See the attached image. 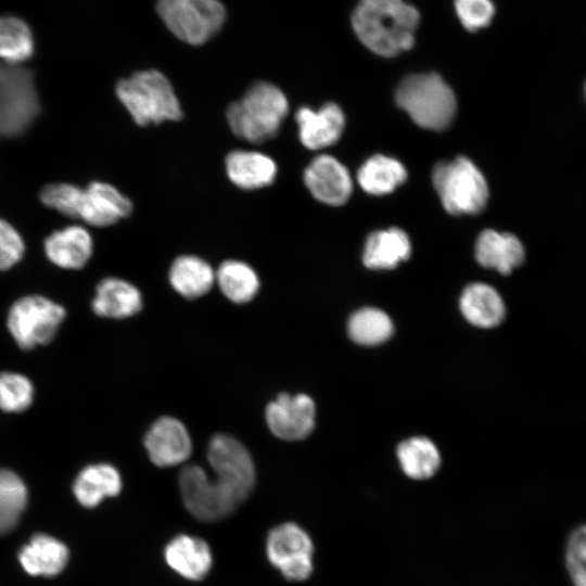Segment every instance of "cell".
Wrapping results in <instances>:
<instances>
[{"label": "cell", "instance_id": "cell-17", "mask_svg": "<svg viewBox=\"0 0 586 586\" xmlns=\"http://www.w3.org/2000/svg\"><path fill=\"white\" fill-rule=\"evenodd\" d=\"M301 143L309 150H321L334 144L341 137L345 118L339 105L327 103L315 111L302 106L295 114Z\"/></svg>", "mask_w": 586, "mask_h": 586}, {"label": "cell", "instance_id": "cell-5", "mask_svg": "<svg viewBox=\"0 0 586 586\" xmlns=\"http://www.w3.org/2000/svg\"><path fill=\"white\" fill-rule=\"evenodd\" d=\"M432 180L442 205L451 215H474L486 206L487 182L480 169L464 156L438 163L433 169Z\"/></svg>", "mask_w": 586, "mask_h": 586}, {"label": "cell", "instance_id": "cell-15", "mask_svg": "<svg viewBox=\"0 0 586 586\" xmlns=\"http://www.w3.org/2000/svg\"><path fill=\"white\" fill-rule=\"evenodd\" d=\"M150 460L168 468L183 463L192 453V441L184 424L173 417L157 419L144 436Z\"/></svg>", "mask_w": 586, "mask_h": 586}, {"label": "cell", "instance_id": "cell-32", "mask_svg": "<svg viewBox=\"0 0 586 586\" xmlns=\"http://www.w3.org/2000/svg\"><path fill=\"white\" fill-rule=\"evenodd\" d=\"M393 333V323L382 310L365 307L354 313L348 321L351 339L360 345L372 346L390 339Z\"/></svg>", "mask_w": 586, "mask_h": 586}, {"label": "cell", "instance_id": "cell-35", "mask_svg": "<svg viewBox=\"0 0 586 586\" xmlns=\"http://www.w3.org/2000/svg\"><path fill=\"white\" fill-rule=\"evenodd\" d=\"M565 564L574 586H586V525L576 527L565 546Z\"/></svg>", "mask_w": 586, "mask_h": 586}, {"label": "cell", "instance_id": "cell-9", "mask_svg": "<svg viewBox=\"0 0 586 586\" xmlns=\"http://www.w3.org/2000/svg\"><path fill=\"white\" fill-rule=\"evenodd\" d=\"M314 553L313 538L295 522L275 525L265 539L268 562L289 582H305L313 575Z\"/></svg>", "mask_w": 586, "mask_h": 586}, {"label": "cell", "instance_id": "cell-7", "mask_svg": "<svg viewBox=\"0 0 586 586\" xmlns=\"http://www.w3.org/2000/svg\"><path fill=\"white\" fill-rule=\"evenodd\" d=\"M178 485L184 508L201 522L226 520L243 505L220 480L198 464L181 469Z\"/></svg>", "mask_w": 586, "mask_h": 586}, {"label": "cell", "instance_id": "cell-38", "mask_svg": "<svg viewBox=\"0 0 586 586\" xmlns=\"http://www.w3.org/2000/svg\"><path fill=\"white\" fill-rule=\"evenodd\" d=\"M585 90H586V88H585Z\"/></svg>", "mask_w": 586, "mask_h": 586}, {"label": "cell", "instance_id": "cell-27", "mask_svg": "<svg viewBox=\"0 0 586 586\" xmlns=\"http://www.w3.org/2000/svg\"><path fill=\"white\" fill-rule=\"evenodd\" d=\"M406 179V168L399 161L380 154L367 160L357 174L361 189L373 195L391 193Z\"/></svg>", "mask_w": 586, "mask_h": 586}, {"label": "cell", "instance_id": "cell-11", "mask_svg": "<svg viewBox=\"0 0 586 586\" xmlns=\"http://www.w3.org/2000/svg\"><path fill=\"white\" fill-rule=\"evenodd\" d=\"M207 461L220 479L244 502L256 483V470L251 454L235 437L219 433L212 437Z\"/></svg>", "mask_w": 586, "mask_h": 586}, {"label": "cell", "instance_id": "cell-8", "mask_svg": "<svg viewBox=\"0 0 586 586\" xmlns=\"http://www.w3.org/2000/svg\"><path fill=\"white\" fill-rule=\"evenodd\" d=\"M66 317L65 308L42 295L16 300L7 316L8 330L24 351L49 344Z\"/></svg>", "mask_w": 586, "mask_h": 586}, {"label": "cell", "instance_id": "cell-10", "mask_svg": "<svg viewBox=\"0 0 586 586\" xmlns=\"http://www.w3.org/2000/svg\"><path fill=\"white\" fill-rule=\"evenodd\" d=\"M156 9L167 28L190 44L207 41L226 16L218 0H157Z\"/></svg>", "mask_w": 586, "mask_h": 586}, {"label": "cell", "instance_id": "cell-6", "mask_svg": "<svg viewBox=\"0 0 586 586\" xmlns=\"http://www.w3.org/2000/svg\"><path fill=\"white\" fill-rule=\"evenodd\" d=\"M40 102L33 73L0 61V137H18L34 124Z\"/></svg>", "mask_w": 586, "mask_h": 586}, {"label": "cell", "instance_id": "cell-26", "mask_svg": "<svg viewBox=\"0 0 586 586\" xmlns=\"http://www.w3.org/2000/svg\"><path fill=\"white\" fill-rule=\"evenodd\" d=\"M168 279L176 292L193 300L208 293L215 282L213 267L195 255H180L171 264Z\"/></svg>", "mask_w": 586, "mask_h": 586}, {"label": "cell", "instance_id": "cell-12", "mask_svg": "<svg viewBox=\"0 0 586 586\" xmlns=\"http://www.w3.org/2000/svg\"><path fill=\"white\" fill-rule=\"evenodd\" d=\"M270 432L283 441L306 438L315 428L316 407L306 394H279L265 409Z\"/></svg>", "mask_w": 586, "mask_h": 586}, {"label": "cell", "instance_id": "cell-1", "mask_svg": "<svg viewBox=\"0 0 586 586\" xmlns=\"http://www.w3.org/2000/svg\"><path fill=\"white\" fill-rule=\"evenodd\" d=\"M418 23V11L404 0H360L352 18L360 41L382 56L409 50Z\"/></svg>", "mask_w": 586, "mask_h": 586}, {"label": "cell", "instance_id": "cell-16", "mask_svg": "<svg viewBox=\"0 0 586 586\" xmlns=\"http://www.w3.org/2000/svg\"><path fill=\"white\" fill-rule=\"evenodd\" d=\"M164 560L180 577L201 582L212 571L214 557L209 544L195 535L178 534L165 546Z\"/></svg>", "mask_w": 586, "mask_h": 586}, {"label": "cell", "instance_id": "cell-22", "mask_svg": "<svg viewBox=\"0 0 586 586\" xmlns=\"http://www.w3.org/2000/svg\"><path fill=\"white\" fill-rule=\"evenodd\" d=\"M68 556V549L61 540L40 533L20 549L18 560L29 575L52 577L64 570Z\"/></svg>", "mask_w": 586, "mask_h": 586}, {"label": "cell", "instance_id": "cell-30", "mask_svg": "<svg viewBox=\"0 0 586 586\" xmlns=\"http://www.w3.org/2000/svg\"><path fill=\"white\" fill-rule=\"evenodd\" d=\"M28 501L24 481L12 470L0 468V535L18 524Z\"/></svg>", "mask_w": 586, "mask_h": 586}, {"label": "cell", "instance_id": "cell-2", "mask_svg": "<svg viewBox=\"0 0 586 586\" xmlns=\"http://www.w3.org/2000/svg\"><path fill=\"white\" fill-rule=\"evenodd\" d=\"M289 113V101L276 85L253 84L227 109L228 125L238 138L250 143H264L275 138Z\"/></svg>", "mask_w": 586, "mask_h": 586}, {"label": "cell", "instance_id": "cell-25", "mask_svg": "<svg viewBox=\"0 0 586 586\" xmlns=\"http://www.w3.org/2000/svg\"><path fill=\"white\" fill-rule=\"evenodd\" d=\"M464 318L473 326L493 328L505 318V304L499 293L488 284H469L460 298Z\"/></svg>", "mask_w": 586, "mask_h": 586}, {"label": "cell", "instance_id": "cell-28", "mask_svg": "<svg viewBox=\"0 0 586 586\" xmlns=\"http://www.w3.org/2000/svg\"><path fill=\"white\" fill-rule=\"evenodd\" d=\"M215 280L222 294L237 304L252 301L260 286L256 271L249 264L235 259L221 263Z\"/></svg>", "mask_w": 586, "mask_h": 586}, {"label": "cell", "instance_id": "cell-3", "mask_svg": "<svg viewBox=\"0 0 586 586\" xmlns=\"http://www.w3.org/2000/svg\"><path fill=\"white\" fill-rule=\"evenodd\" d=\"M117 99L139 126L179 120L182 117L178 97L167 77L156 69H146L120 79Z\"/></svg>", "mask_w": 586, "mask_h": 586}, {"label": "cell", "instance_id": "cell-31", "mask_svg": "<svg viewBox=\"0 0 586 586\" xmlns=\"http://www.w3.org/2000/svg\"><path fill=\"white\" fill-rule=\"evenodd\" d=\"M34 37L28 25L15 16H0V61L22 65L34 53Z\"/></svg>", "mask_w": 586, "mask_h": 586}, {"label": "cell", "instance_id": "cell-37", "mask_svg": "<svg viewBox=\"0 0 586 586\" xmlns=\"http://www.w3.org/2000/svg\"><path fill=\"white\" fill-rule=\"evenodd\" d=\"M25 243L20 232L0 218V270L15 266L24 256Z\"/></svg>", "mask_w": 586, "mask_h": 586}, {"label": "cell", "instance_id": "cell-4", "mask_svg": "<svg viewBox=\"0 0 586 586\" xmlns=\"http://www.w3.org/2000/svg\"><path fill=\"white\" fill-rule=\"evenodd\" d=\"M395 101L418 126L430 130L447 128L457 110L454 91L436 73L404 78L396 89Z\"/></svg>", "mask_w": 586, "mask_h": 586}, {"label": "cell", "instance_id": "cell-23", "mask_svg": "<svg viewBox=\"0 0 586 586\" xmlns=\"http://www.w3.org/2000/svg\"><path fill=\"white\" fill-rule=\"evenodd\" d=\"M123 488L119 471L110 463L86 466L73 483V493L85 508H94L105 498L117 496Z\"/></svg>", "mask_w": 586, "mask_h": 586}, {"label": "cell", "instance_id": "cell-19", "mask_svg": "<svg viewBox=\"0 0 586 586\" xmlns=\"http://www.w3.org/2000/svg\"><path fill=\"white\" fill-rule=\"evenodd\" d=\"M229 180L240 189L256 190L270 186L278 173L276 162L265 153L233 150L225 160Z\"/></svg>", "mask_w": 586, "mask_h": 586}, {"label": "cell", "instance_id": "cell-13", "mask_svg": "<svg viewBox=\"0 0 586 586\" xmlns=\"http://www.w3.org/2000/svg\"><path fill=\"white\" fill-rule=\"evenodd\" d=\"M131 201L114 186L92 181L79 193L75 218L93 227H107L128 217Z\"/></svg>", "mask_w": 586, "mask_h": 586}, {"label": "cell", "instance_id": "cell-18", "mask_svg": "<svg viewBox=\"0 0 586 586\" xmlns=\"http://www.w3.org/2000/svg\"><path fill=\"white\" fill-rule=\"evenodd\" d=\"M43 250L55 266L77 270L89 262L93 241L85 227L71 225L51 232L43 241Z\"/></svg>", "mask_w": 586, "mask_h": 586}, {"label": "cell", "instance_id": "cell-21", "mask_svg": "<svg viewBox=\"0 0 586 586\" xmlns=\"http://www.w3.org/2000/svg\"><path fill=\"white\" fill-rule=\"evenodd\" d=\"M474 255L483 267L508 275L523 263L525 253L515 235L487 229L477 237Z\"/></svg>", "mask_w": 586, "mask_h": 586}, {"label": "cell", "instance_id": "cell-29", "mask_svg": "<svg viewBox=\"0 0 586 586\" xmlns=\"http://www.w3.org/2000/svg\"><path fill=\"white\" fill-rule=\"evenodd\" d=\"M397 458L403 472L412 480L432 477L441 466V456L426 437H411L397 447Z\"/></svg>", "mask_w": 586, "mask_h": 586}, {"label": "cell", "instance_id": "cell-34", "mask_svg": "<svg viewBox=\"0 0 586 586\" xmlns=\"http://www.w3.org/2000/svg\"><path fill=\"white\" fill-rule=\"evenodd\" d=\"M80 190V187L72 183H49L42 187L39 198L44 206L64 216L75 218L76 203Z\"/></svg>", "mask_w": 586, "mask_h": 586}, {"label": "cell", "instance_id": "cell-24", "mask_svg": "<svg viewBox=\"0 0 586 586\" xmlns=\"http://www.w3.org/2000/svg\"><path fill=\"white\" fill-rule=\"evenodd\" d=\"M411 244L399 228L372 232L365 244L362 260L370 269H393L409 258Z\"/></svg>", "mask_w": 586, "mask_h": 586}, {"label": "cell", "instance_id": "cell-14", "mask_svg": "<svg viewBox=\"0 0 586 586\" xmlns=\"http://www.w3.org/2000/svg\"><path fill=\"white\" fill-rule=\"evenodd\" d=\"M304 183L321 203L339 206L351 196L353 181L347 168L335 157L320 154L306 166Z\"/></svg>", "mask_w": 586, "mask_h": 586}, {"label": "cell", "instance_id": "cell-20", "mask_svg": "<svg viewBox=\"0 0 586 586\" xmlns=\"http://www.w3.org/2000/svg\"><path fill=\"white\" fill-rule=\"evenodd\" d=\"M91 308L100 317L127 318L141 310L142 295L132 283L120 278L107 277L98 283Z\"/></svg>", "mask_w": 586, "mask_h": 586}, {"label": "cell", "instance_id": "cell-36", "mask_svg": "<svg viewBox=\"0 0 586 586\" xmlns=\"http://www.w3.org/2000/svg\"><path fill=\"white\" fill-rule=\"evenodd\" d=\"M455 8L462 25L471 31L487 26L494 15L491 0H456Z\"/></svg>", "mask_w": 586, "mask_h": 586}, {"label": "cell", "instance_id": "cell-33", "mask_svg": "<svg viewBox=\"0 0 586 586\" xmlns=\"http://www.w3.org/2000/svg\"><path fill=\"white\" fill-rule=\"evenodd\" d=\"M34 397V384L26 375L0 371V409L2 411L23 412L31 406Z\"/></svg>", "mask_w": 586, "mask_h": 586}]
</instances>
